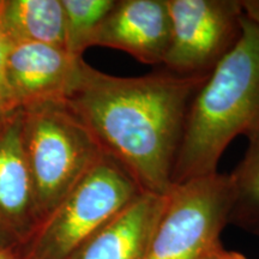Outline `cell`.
<instances>
[{
	"instance_id": "6da1fadb",
	"label": "cell",
	"mask_w": 259,
	"mask_h": 259,
	"mask_svg": "<svg viewBox=\"0 0 259 259\" xmlns=\"http://www.w3.org/2000/svg\"><path fill=\"white\" fill-rule=\"evenodd\" d=\"M209 76L116 77L84 61L66 103L144 192L168 193L190 106Z\"/></svg>"
},
{
	"instance_id": "7a4b0ae2",
	"label": "cell",
	"mask_w": 259,
	"mask_h": 259,
	"mask_svg": "<svg viewBox=\"0 0 259 259\" xmlns=\"http://www.w3.org/2000/svg\"><path fill=\"white\" fill-rule=\"evenodd\" d=\"M239 135H259V25L242 12V34L196 94L187 113L171 184L216 173Z\"/></svg>"
},
{
	"instance_id": "3957f363",
	"label": "cell",
	"mask_w": 259,
	"mask_h": 259,
	"mask_svg": "<svg viewBox=\"0 0 259 259\" xmlns=\"http://www.w3.org/2000/svg\"><path fill=\"white\" fill-rule=\"evenodd\" d=\"M22 111L24 155L41 225L105 154L66 100Z\"/></svg>"
},
{
	"instance_id": "277c9868",
	"label": "cell",
	"mask_w": 259,
	"mask_h": 259,
	"mask_svg": "<svg viewBox=\"0 0 259 259\" xmlns=\"http://www.w3.org/2000/svg\"><path fill=\"white\" fill-rule=\"evenodd\" d=\"M142 192L121 164L103 155L41 222L21 248V259H67Z\"/></svg>"
},
{
	"instance_id": "5b68a950",
	"label": "cell",
	"mask_w": 259,
	"mask_h": 259,
	"mask_svg": "<svg viewBox=\"0 0 259 259\" xmlns=\"http://www.w3.org/2000/svg\"><path fill=\"white\" fill-rule=\"evenodd\" d=\"M233 197L231 177L218 171L171 185L145 259H211L223 247Z\"/></svg>"
},
{
	"instance_id": "8992f818",
	"label": "cell",
	"mask_w": 259,
	"mask_h": 259,
	"mask_svg": "<svg viewBox=\"0 0 259 259\" xmlns=\"http://www.w3.org/2000/svg\"><path fill=\"white\" fill-rule=\"evenodd\" d=\"M170 45L162 65L179 76H209L242 34L241 2L166 0Z\"/></svg>"
},
{
	"instance_id": "52a82bcc",
	"label": "cell",
	"mask_w": 259,
	"mask_h": 259,
	"mask_svg": "<svg viewBox=\"0 0 259 259\" xmlns=\"http://www.w3.org/2000/svg\"><path fill=\"white\" fill-rule=\"evenodd\" d=\"M22 126V108L0 118V246L19 250L40 226Z\"/></svg>"
},
{
	"instance_id": "ba28073f",
	"label": "cell",
	"mask_w": 259,
	"mask_h": 259,
	"mask_svg": "<svg viewBox=\"0 0 259 259\" xmlns=\"http://www.w3.org/2000/svg\"><path fill=\"white\" fill-rule=\"evenodd\" d=\"M84 64L65 48L44 44L10 45L6 79L14 109L66 100Z\"/></svg>"
},
{
	"instance_id": "9c48e42d",
	"label": "cell",
	"mask_w": 259,
	"mask_h": 259,
	"mask_svg": "<svg viewBox=\"0 0 259 259\" xmlns=\"http://www.w3.org/2000/svg\"><path fill=\"white\" fill-rule=\"evenodd\" d=\"M170 37L166 0H116L93 46L124 51L142 64L162 65Z\"/></svg>"
},
{
	"instance_id": "30bf717a",
	"label": "cell",
	"mask_w": 259,
	"mask_h": 259,
	"mask_svg": "<svg viewBox=\"0 0 259 259\" xmlns=\"http://www.w3.org/2000/svg\"><path fill=\"white\" fill-rule=\"evenodd\" d=\"M166 194L142 192L67 259H145Z\"/></svg>"
},
{
	"instance_id": "8fae6325",
	"label": "cell",
	"mask_w": 259,
	"mask_h": 259,
	"mask_svg": "<svg viewBox=\"0 0 259 259\" xmlns=\"http://www.w3.org/2000/svg\"><path fill=\"white\" fill-rule=\"evenodd\" d=\"M0 24L10 45L44 44L65 48L61 0H0Z\"/></svg>"
},
{
	"instance_id": "7c38bea8",
	"label": "cell",
	"mask_w": 259,
	"mask_h": 259,
	"mask_svg": "<svg viewBox=\"0 0 259 259\" xmlns=\"http://www.w3.org/2000/svg\"><path fill=\"white\" fill-rule=\"evenodd\" d=\"M248 142L244 158L229 176L234 192L229 222L259 235V135Z\"/></svg>"
},
{
	"instance_id": "4fadbf2b",
	"label": "cell",
	"mask_w": 259,
	"mask_h": 259,
	"mask_svg": "<svg viewBox=\"0 0 259 259\" xmlns=\"http://www.w3.org/2000/svg\"><path fill=\"white\" fill-rule=\"evenodd\" d=\"M116 0H61L65 21V50L82 58L94 45L97 31Z\"/></svg>"
},
{
	"instance_id": "5bb4252c",
	"label": "cell",
	"mask_w": 259,
	"mask_h": 259,
	"mask_svg": "<svg viewBox=\"0 0 259 259\" xmlns=\"http://www.w3.org/2000/svg\"><path fill=\"white\" fill-rule=\"evenodd\" d=\"M10 44L0 24V118L15 111L10 100V93L6 79V61H8Z\"/></svg>"
},
{
	"instance_id": "9a60e30c",
	"label": "cell",
	"mask_w": 259,
	"mask_h": 259,
	"mask_svg": "<svg viewBox=\"0 0 259 259\" xmlns=\"http://www.w3.org/2000/svg\"><path fill=\"white\" fill-rule=\"evenodd\" d=\"M241 8L246 17L259 25V0H242Z\"/></svg>"
},
{
	"instance_id": "2e32d148",
	"label": "cell",
	"mask_w": 259,
	"mask_h": 259,
	"mask_svg": "<svg viewBox=\"0 0 259 259\" xmlns=\"http://www.w3.org/2000/svg\"><path fill=\"white\" fill-rule=\"evenodd\" d=\"M211 259H248V258H246L244 254L238 253V252L227 251L222 247L221 250L218 251L212 255Z\"/></svg>"
},
{
	"instance_id": "e0dca14e",
	"label": "cell",
	"mask_w": 259,
	"mask_h": 259,
	"mask_svg": "<svg viewBox=\"0 0 259 259\" xmlns=\"http://www.w3.org/2000/svg\"><path fill=\"white\" fill-rule=\"evenodd\" d=\"M0 259H21V250L15 247L0 246Z\"/></svg>"
}]
</instances>
